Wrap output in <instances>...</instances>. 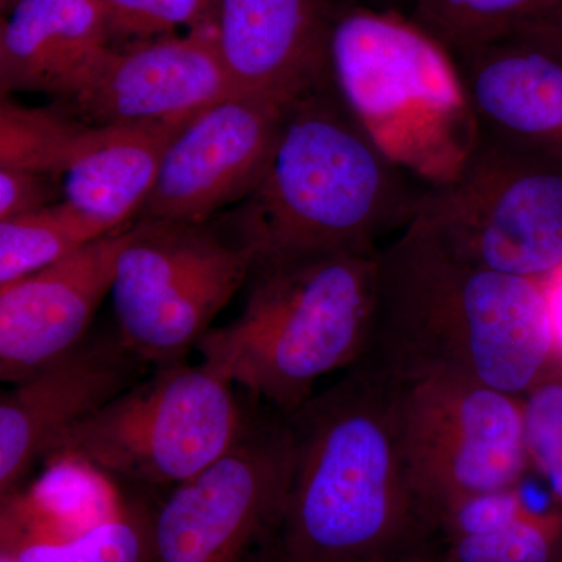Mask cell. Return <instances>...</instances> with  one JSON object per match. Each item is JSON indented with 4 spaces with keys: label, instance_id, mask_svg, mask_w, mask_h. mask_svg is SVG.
Segmentation results:
<instances>
[{
    "label": "cell",
    "instance_id": "1",
    "mask_svg": "<svg viewBox=\"0 0 562 562\" xmlns=\"http://www.w3.org/2000/svg\"><path fill=\"white\" fill-rule=\"evenodd\" d=\"M554 358L549 281L462 261L416 220L380 249L371 339L357 364L398 383L449 375L522 397Z\"/></svg>",
    "mask_w": 562,
    "mask_h": 562
},
{
    "label": "cell",
    "instance_id": "2",
    "mask_svg": "<svg viewBox=\"0 0 562 562\" xmlns=\"http://www.w3.org/2000/svg\"><path fill=\"white\" fill-rule=\"evenodd\" d=\"M286 416L294 462L277 562L424 552L427 530L403 453L401 383L355 364Z\"/></svg>",
    "mask_w": 562,
    "mask_h": 562
},
{
    "label": "cell",
    "instance_id": "3",
    "mask_svg": "<svg viewBox=\"0 0 562 562\" xmlns=\"http://www.w3.org/2000/svg\"><path fill=\"white\" fill-rule=\"evenodd\" d=\"M344 109L327 77L288 103L257 190L221 224L254 269L310 255L379 250L416 216L424 190Z\"/></svg>",
    "mask_w": 562,
    "mask_h": 562
},
{
    "label": "cell",
    "instance_id": "4",
    "mask_svg": "<svg viewBox=\"0 0 562 562\" xmlns=\"http://www.w3.org/2000/svg\"><path fill=\"white\" fill-rule=\"evenodd\" d=\"M379 255L330 251L251 269L241 314L199 342L203 364L251 401L297 412L322 376L353 368L368 349Z\"/></svg>",
    "mask_w": 562,
    "mask_h": 562
},
{
    "label": "cell",
    "instance_id": "5",
    "mask_svg": "<svg viewBox=\"0 0 562 562\" xmlns=\"http://www.w3.org/2000/svg\"><path fill=\"white\" fill-rule=\"evenodd\" d=\"M328 77L372 143L427 188L452 180L479 140L452 52L401 11L344 3L328 38Z\"/></svg>",
    "mask_w": 562,
    "mask_h": 562
},
{
    "label": "cell",
    "instance_id": "6",
    "mask_svg": "<svg viewBox=\"0 0 562 562\" xmlns=\"http://www.w3.org/2000/svg\"><path fill=\"white\" fill-rule=\"evenodd\" d=\"M235 384L187 360L155 366L101 412L63 436L47 461L144 486H177L231 449L246 425Z\"/></svg>",
    "mask_w": 562,
    "mask_h": 562
},
{
    "label": "cell",
    "instance_id": "7",
    "mask_svg": "<svg viewBox=\"0 0 562 562\" xmlns=\"http://www.w3.org/2000/svg\"><path fill=\"white\" fill-rule=\"evenodd\" d=\"M414 220L462 261L550 281L562 271V165L480 131L461 171L422 192Z\"/></svg>",
    "mask_w": 562,
    "mask_h": 562
},
{
    "label": "cell",
    "instance_id": "8",
    "mask_svg": "<svg viewBox=\"0 0 562 562\" xmlns=\"http://www.w3.org/2000/svg\"><path fill=\"white\" fill-rule=\"evenodd\" d=\"M251 269L221 222H133L111 291L122 341L154 368L187 360Z\"/></svg>",
    "mask_w": 562,
    "mask_h": 562
},
{
    "label": "cell",
    "instance_id": "9",
    "mask_svg": "<svg viewBox=\"0 0 562 562\" xmlns=\"http://www.w3.org/2000/svg\"><path fill=\"white\" fill-rule=\"evenodd\" d=\"M401 384L403 453L428 542L443 509L522 483L530 468L524 403L458 376Z\"/></svg>",
    "mask_w": 562,
    "mask_h": 562
},
{
    "label": "cell",
    "instance_id": "10",
    "mask_svg": "<svg viewBox=\"0 0 562 562\" xmlns=\"http://www.w3.org/2000/svg\"><path fill=\"white\" fill-rule=\"evenodd\" d=\"M292 462L286 414L250 408L231 449L154 513V562H244L258 543L273 547Z\"/></svg>",
    "mask_w": 562,
    "mask_h": 562
},
{
    "label": "cell",
    "instance_id": "11",
    "mask_svg": "<svg viewBox=\"0 0 562 562\" xmlns=\"http://www.w3.org/2000/svg\"><path fill=\"white\" fill-rule=\"evenodd\" d=\"M288 103L233 95L173 139L135 222L203 224L246 201L271 161Z\"/></svg>",
    "mask_w": 562,
    "mask_h": 562
},
{
    "label": "cell",
    "instance_id": "12",
    "mask_svg": "<svg viewBox=\"0 0 562 562\" xmlns=\"http://www.w3.org/2000/svg\"><path fill=\"white\" fill-rule=\"evenodd\" d=\"M149 368V362L128 349L116 330L87 336L57 361L2 392V501L38 462L49 460L63 436L140 382Z\"/></svg>",
    "mask_w": 562,
    "mask_h": 562
},
{
    "label": "cell",
    "instance_id": "13",
    "mask_svg": "<svg viewBox=\"0 0 562 562\" xmlns=\"http://www.w3.org/2000/svg\"><path fill=\"white\" fill-rule=\"evenodd\" d=\"M236 94L214 32L110 47L79 87L57 101L85 124L165 120L210 109Z\"/></svg>",
    "mask_w": 562,
    "mask_h": 562
},
{
    "label": "cell",
    "instance_id": "14",
    "mask_svg": "<svg viewBox=\"0 0 562 562\" xmlns=\"http://www.w3.org/2000/svg\"><path fill=\"white\" fill-rule=\"evenodd\" d=\"M131 227L110 233L63 260L0 284V379L21 382L88 336L113 291Z\"/></svg>",
    "mask_w": 562,
    "mask_h": 562
},
{
    "label": "cell",
    "instance_id": "15",
    "mask_svg": "<svg viewBox=\"0 0 562 562\" xmlns=\"http://www.w3.org/2000/svg\"><path fill=\"white\" fill-rule=\"evenodd\" d=\"M344 3L217 0L214 35L236 94L290 103L327 79L328 38Z\"/></svg>",
    "mask_w": 562,
    "mask_h": 562
},
{
    "label": "cell",
    "instance_id": "16",
    "mask_svg": "<svg viewBox=\"0 0 562 562\" xmlns=\"http://www.w3.org/2000/svg\"><path fill=\"white\" fill-rule=\"evenodd\" d=\"M480 131L562 165V60L508 38L452 52Z\"/></svg>",
    "mask_w": 562,
    "mask_h": 562
},
{
    "label": "cell",
    "instance_id": "17",
    "mask_svg": "<svg viewBox=\"0 0 562 562\" xmlns=\"http://www.w3.org/2000/svg\"><path fill=\"white\" fill-rule=\"evenodd\" d=\"M102 0H18L0 29V87L69 95L110 49Z\"/></svg>",
    "mask_w": 562,
    "mask_h": 562
},
{
    "label": "cell",
    "instance_id": "18",
    "mask_svg": "<svg viewBox=\"0 0 562 562\" xmlns=\"http://www.w3.org/2000/svg\"><path fill=\"white\" fill-rule=\"evenodd\" d=\"M202 111L165 120L88 124L60 179L63 201L110 232L122 231L149 198L173 139Z\"/></svg>",
    "mask_w": 562,
    "mask_h": 562
},
{
    "label": "cell",
    "instance_id": "19",
    "mask_svg": "<svg viewBox=\"0 0 562 562\" xmlns=\"http://www.w3.org/2000/svg\"><path fill=\"white\" fill-rule=\"evenodd\" d=\"M110 233L66 201L0 221V284L41 271Z\"/></svg>",
    "mask_w": 562,
    "mask_h": 562
},
{
    "label": "cell",
    "instance_id": "20",
    "mask_svg": "<svg viewBox=\"0 0 562 562\" xmlns=\"http://www.w3.org/2000/svg\"><path fill=\"white\" fill-rule=\"evenodd\" d=\"M13 562H154V513L122 506L87 530L60 539H2Z\"/></svg>",
    "mask_w": 562,
    "mask_h": 562
},
{
    "label": "cell",
    "instance_id": "21",
    "mask_svg": "<svg viewBox=\"0 0 562 562\" xmlns=\"http://www.w3.org/2000/svg\"><path fill=\"white\" fill-rule=\"evenodd\" d=\"M562 9V0H412L408 16L450 52L512 38L527 22Z\"/></svg>",
    "mask_w": 562,
    "mask_h": 562
},
{
    "label": "cell",
    "instance_id": "22",
    "mask_svg": "<svg viewBox=\"0 0 562 562\" xmlns=\"http://www.w3.org/2000/svg\"><path fill=\"white\" fill-rule=\"evenodd\" d=\"M87 125L57 105L33 109L2 94L0 169L44 173L60 180Z\"/></svg>",
    "mask_w": 562,
    "mask_h": 562
},
{
    "label": "cell",
    "instance_id": "23",
    "mask_svg": "<svg viewBox=\"0 0 562 562\" xmlns=\"http://www.w3.org/2000/svg\"><path fill=\"white\" fill-rule=\"evenodd\" d=\"M425 554L430 562H562V506L528 508L495 530L432 542Z\"/></svg>",
    "mask_w": 562,
    "mask_h": 562
},
{
    "label": "cell",
    "instance_id": "24",
    "mask_svg": "<svg viewBox=\"0 0 562 562\" xmlns=\"http://www.w3.org/2000/svg\"><path fill=\"white\" fill-rule=\"evenodd\" d=\"M530 468L542 476L562 506V361L552 366L522 395Z\"/></svg>",
    "mask_w": 562,
    "mask_h": 562
},
{
    "label": "cell",
    "instance_id": "25",
    "mask_svg": "<svg viewBox=\"0 0 562 562\" xmlns=\"http://www.w3.org/2000/svg\"><path fill=\"white\" fill-rule=\"evenodd\" d=\"M111 40L143 43L172 36L177 29H203L216 16L217 0H102Z\"/></svg>",
    "mask_w": 562,
    "mask_h": 562
},
{
    "label": "cell",
    "instance_id": "26",
    "mask_svg": "<svg viewBox=\"0 0 562 562\" xmlns=\"http://www.w3.org/2000/svg\"><path fill=\"white\" fill-rule=\"evenodd\" d=\"M63 201L60 180L44 173L0 169V221Z\"/></svg>",
    "mask_w": 562,
    "mask_h": 562
},
{
    "label": "cell",
    "instance_id": "27",
    "mask_svg": "<svg viewBox=\"0 0 562 562\" xmlns=\"http://www.w3.org/2000/svg\"><path fill=\"white\" fill-rule=\"evenodd\" d=\"M512 38L532 44L539 49L557 55L562 60V9L527 22L514 32Z\"/></svg>",
    "mask_w": 562,
    "mask_h": 562
},
{
    "label": "cell",
    "instance_id": "28",
    "mask_svg": "<svg viewBox=\"0 0 562 562\" xmlns=\"http://www.w3.org/2000/svg\"><path fill=\"white\" fill-rule=\"evenodd\" d=\"M552 295L554 333H557V358L562 361V271L549 281Z\"/></svg>",
    "mask_w": 562,
    "mask_h": 562
},
{
    "label": "cell",
    "instance_id": "29",
    "mask_svg": "<svg viewBox=\"0 0 562 562\" xmlns=\"http://www.w3.org/2000/svg\"><path fill=\"white\" fill-rule=\"evenodd\" d=\"M349 2L368 7V9L401 11V13H405L403 9H405L406 3H409V7H412V0H349Z\"/></svg>",
    "mask_w": 562,
    "mask_h": 562
},
{
    "label": "cell",
    "instance_id": "30",
    "mask_svg": "<svg viewBox=\"0 0 562 562\" xmlns=\"http://www.w3.org/2000/svg\"><path fill=\"white\" fill-rule=\"evenodd\" d=\"M361 562H430L424 552L395 554V557L376 558V560H368Z\"/></svg>",
    "mask_w": 562,
    "mask_h": 562
},
{
    "label": "cell",
    "instance_id": "31",
    "mask_svg": "<svg viewBox=\"0 0 562 562\" xmlns=\"http://www.w3.org/2000/svg\"><path fill=\"white\" fill-rule=\"evenodd\" d=\"M16 2L18 0H0V5H2L3 11H7V13H9V11L13 9L14 3Z\"/></svg>",
    "mask_w": 562,
    "mask_h": 562
},
{
    "label": "cell",
    "instance_id": "32",
    "mask_svg": "<svg viewBox=\"0 0 562 562\" xmlns=\"http://www.w3.org/2000/svg\"><path fill=\"white\" fill-rule=\"evenodd\" d=\"M0 562H13V560H11L10 554L2 552L0 553Z\"/></svg>",
    "mask_w": 562,
    "mask_h": 562
}]
</instances>
